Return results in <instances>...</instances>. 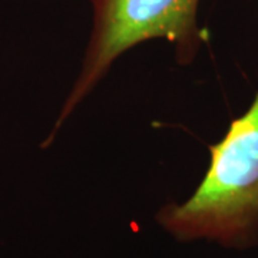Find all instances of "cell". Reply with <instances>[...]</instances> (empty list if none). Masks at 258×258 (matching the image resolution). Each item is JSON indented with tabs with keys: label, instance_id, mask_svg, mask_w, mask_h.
<instances>
[{
	"label": "cell",
	"instance_id": "cell-2",
	"mask_svg": "<svg viewBox=\"0 0 258 258\" xmlns=\"http://www.w3.org/2000/svg\"><path fill=\"white\" fill-rule=\"evenodd\" d=\"M92 6V32L75 81L49 138H56L75 109L82 103L111 66L129 49L154 39L174 45L176 62L191 64L203 43L197 22L200 0H89Z\"/></svg>",
	"mask_w": 258,
	"mask_h": 258
},
{
	"label": "cell",
	"instance_id": "cell-1",
	"mask_svg": "<svg viewBox=\"0 0 258 258\" xmlns=\"http://www.w3.org/2000/svg\"><path fill=\"white\" fill-rule=\"evenodd\" d=\"M210 154L192 195L182 204H166L157 220L179 241L247 247L258 235V91Z\"/></svg>",
	"mask_w": 258,
	"mask_h": 258
}]
</instances>
